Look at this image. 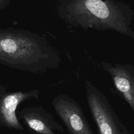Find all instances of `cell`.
<instances>
[{"label":"cell","mask_w":134,"mask_h":134,"mask_svg":"<svg viewBox=\"0 0 134 134\" xmlns=\"http://www.w3.org/2000/svg\"><path fill=\"white\" fill-rule=\"evenodd\" d=\"M58 9L60 16L73 26L113 30L133 38L132 10L115 0H60Z\"/></svg>","instance_id":"obj_1"},{"label":"cell","mask_w":134,"mask_h":134,"mask_svg":"<svg viewBox=\"0 0 134 134\" xmlns=\"http://www.w3.org/2000/svg\"><path fill=\"white\" fill-rule=\"evenodd\" d=\"M88 107L99 134H129L104 94L89 81L85 82Z\"/></svg>","instance_id":"obj_2"},{"label":"cell","mask_w":134,"mask_h":134,"mask_svg":"<svg viewBox=\"0 0 134 134\" xmlns=\"http://www.w3.org/2000/svg\"><path fill=\"white\" fill-rule=\"evenodd\" d=\"M52 105L69 134H95L80 104L72 97L59 94L53 98Z\"/></svg>","instance_id":"obj_3"},{"label":"cell","mask_w":134,"mask_h":134,"mask_svg":"<svg viewBox=\"0 0 134 134\" xmlns=\"http://www.w3.org/2000/svg\"><path fill=\"white\" fill-rule=\"evenodd\" d=\"M103 70L111 76L116 90L134 111V66L132 64L101 62Z\"/></svg>","instance_id":"obj_4"},{"label":"cell","mask_w":134,"mask_h":134,"mask_svg":"<svg viewBox=\"0 0 134 134\" xmlns=\"http://www.w3.org/2000/svg\"><path fill=\"white\" fill-rule=\"evenodd\" d=\"M22 116L28 127L38 134H65L63 127L42 106L26 108Z\"/></svg>","instance_id":"obj_5"},{"label":"cell","mask_w":134,"mask_h":134,"mask_svg":"<svg viewBox=\"0 0 134 134\" xmlns=\"http://www.w3.org/2000/svg\"><path fill=\"white\" fill-rule=\"evenodd\" d=\"M40 91L35 89L27 93H19L17 94L7 96L4 99V114L7 121L12 125L20 127L15 115V110L18 104L25 99L35 98L38 99L39 97Z\"/></svg>","instance_id":"obj_6"}]
</instances>
